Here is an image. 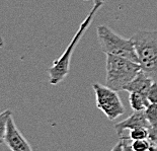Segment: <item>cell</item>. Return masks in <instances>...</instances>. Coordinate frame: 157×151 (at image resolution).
<instances>
[{
  "instance_id": "1",
  "label": "cell",
  "mask_w": 157,
  "mask_h": 151,
  "mask_svg": "<svg viewBox=\"0 0 157 151\" xmlns=\"http://www.w3.org/2000/svg\"><path fill=\"white\" fill-rule=\"evenodd\" d=\"M141 71L139 63L124 57L106 55L105 85L116 91L124 90L125 86Z\"/></svg>"
},
{
  "instance_id": "2",
  "label": "cell",
  "mask_w": 157,
  "mask_h": 151,
  "mask_svg": "<svg viewBox=\"0 0 157 151\" xmlns=\"http://www.w3.org/2000/svg\"><path fill=\"white\" fill-rule=\"evenodd\" d=\"M102 6V4H98V3H94L92 9L88 13V15L86 16V18L81 22L78 31L76 32L74 37L72 38L71 42L66 48L64 53L61 55L60 58L55 60L53 63L52 67H50L48 69V74H49V83L51 85H57L58 83L62 82L65 79V77L68 75L69 69H70V62H71V57L73 55V51H74L75 47L77 46V44L81 40L82 36L84 35L86 29H88V26L91 23L93 16Z\"/></svg>"
},
{
  "instance_id": "3",
  "label": "cell",
  "mask_w": 157,
  "mask_h": 151,
  "mask_svg": "<svg viewBox=\"0 0 157 151\" xmlns=\"http://www.w3.org/2000/svg\"><path fill=\"white\" fill-rule=\"evenodd\" d=\"M131 39L141 71L157 82V31H139Z\"/></svg>"
},
{
  "instance_id": "4",
  "label": "cell",
  "mask_w": 157,
  "mask_h": 151,
  "mask_svg": "<svg viewBox=\"0 0 157 151\" xmlns=\"http://www.w3.org/2000/svg\"><path fill=\"white\" fill-rule=\"evenodd\" d=\"M96 33H98L99 46L105 55L124 57L139 63L138 55L132 39L123 38L108 25H103L98 26Z\"/></svg>"
},
{
  "instance_id": "5",
  "label": "cell",
  "mask_w": 157,
  "mask_h": 151,
  "mask_svg": "<svg viewBox=\"0 0 157 151\" xmlns=\"http://www.w3.org/2000/svg\"><path fill=\"white\" fill-rule=\"evenodd\" d=\"M92 88L95 93L96 106L109 120H116L125 113V106L120 99L118 91L99 83L92 84Z\"/></svg>"
},
{
  "instance_id": "6",
  "label": "cell",
  "mask_w": 157,
  "mask_h": 151,
  "mask_svg": "<svg viewBox=\"0 0 157 151\" xmlns=\"http://www.w3.org/2000/svg\"><path fill=\"white\" fill-rule=\"evenodd\" d=\"M3 143H5L11 151H33L29 143L16 127L12 116L8 120Z\"/></svg>"
},
{
  "instance_id": "7",
  "label": "cell",
  "mask_w": 157,
  "mask_h": 151,
  "mask_svg": "<svg viewBox=\"0 0 157 151\" xmlns=\"http://www.w3.org/2000/svg\"><path fill=\"white\" fill-rule=\"evenodd\" d=\"M139 127H144V128H151L148 120L146 119L144 110L141 112H134L131 116L127 119L123 120L122 122L117 123L115 125V129L117 131V134L120 136V138L123 136L124 131L125 130H133Z\"/></svg>"
},
{
  "instance_id": "8",
  "label": "cell",
  "mask_w": 157,
  "mask_h": 151,
  "mask_svg": "<svg viewBox=\"0 0 157 151\" xmlns=\"http://www.w3.org/2000/svg\"><path fill=\"white\" fill-rule=\"evenodd\" d=\"M153 82L154 81H153L149 76H147L144 72L140 71L138 74L136 75L135 78L125 86L124 90L128 91L129 93L140 92V93L147 95V91L149 90L150 86L152 85Z\"/></svg>"
},
{
  "instance_id": "9",
  "label": "cell",
  "mask_w": 157,
  "mask_h": 151,
  "mask_svg": "<svg viewBox=\"0 0 157 151\" xmlns=\"http://www.w3.org/2000/svg\"><path fill=\"white\" fill-rule=\"evenodd\" d=\"M129 103L134 112L145 110L150 105L147 95L140 92H131L129 95Z\"/></svg>"
},
{
  "instance_id": "10",
  "label": "cell",
  "mask_w": 157,
  "mask_h": 151,
  "mask_svg": "<svg viewBox=\"0 0 157 151\" xmlns=\"http://www.w3.org/2000/svg\"><path fill=\"white\" fill-rule=\"evenodd\" d=\"M148 137H149V129L144 128V127H139V128H136V129H133V130L130 131L129 136L125 137V138L127 140L136 141V140L148 139Z\"/></svg>"
},
{
  "instance_id": "11",
  "label": "cell",
  "mask_w": 157,
  "mask_h": 151,
  "mask_svg": "<svg viewBox=\"0 0 157 151\" xmlns=\"http://www.w3.org/2000/svg\"><path fill=\"white\" fill-rule=\"evenodd\" d=\"M11 116H12L11 110H4V112H2L1 115H0V142L2 144H3V141H4L6 129H7L8 120Z\"/></svg>"
},
{
  "instance_id": "12",
  "label": "cell",
  "mask_w": 157,
  "mask_h": 151,
  "mask_svg": "<svg viewBox=\"0 0 157 151\" xmlns=\"http://www.w3.org/2000/svg\"><path fill=\"white\" fill-rule=\"evenodd\" d=\"M144 113L150 126L156 127L157 126V103H150L148 108L144 110Z\"/></svg>"
},
{
  "instance_id": "13",
  "label": "cell",
  "mask_w": 157,
  "mask_h": 151,
  "mask_svg": "<svg viewBox=\"0 0 157 151\" xmlns=\"http://www.w3.org/2000/svg\"><path fill=\"white\" fill-rule=\"evenodd\" d=\"M131 147L133 151H149L152 147V143L148 139L132 141Z\"/></svg>"
},
{
  "instance_id": "14",
  "label": "cell",
  "mask_w": 157,
  "mask_h": 151,
  "mask_svg": "<svg viewBox=\"0 0 157 151\" xmlns=\"http://www.w3.org/2000/svg\"><path fill=\"white\" fill-rule=\"evenodd\" d=\"M147 97H148L150 103H157V82L154 81L150 86L149 90L147 91Z\"/></svg>"
},
{
  "instance_id": "15",
  "label": "cell",
  "mask_w": 157,
  "mask_h": 151,
  "mask_svg": "<svg viewBox=\"0 0 157 151\" xmlns=\"http://www.w3.org/2000/svg\"><path fill=\"white\" fill-rule=\"evenodd\" d=\"M148 140L152 143V145L157 146V126L149 128V137Z\"/></svg>"
},
{
  "instance_id": "16",
  "label": "cell",
  "mask_w": 157,
  "mask_h": 151,
  "mask_svg": "<svg viewBox=\"0 0 157 151\" xmlns=\"http://www.w3.org/2000/svg\"><path fill=\"white\" fill-rule=\"evenodd\" d=\"M123 148H124V139L121 138V140L113 147V149L111 151H123Z\"/></svg>"
},
{
  "instance_id": "17",
  "label": "cell",
  "mask_w": 157,
  "mask_h": 151,
  "mask_svg": "<svg viewBox=\"0 0 157 151\" xmlns=\"http://www.w3.org/2000/svg\"><path fill=\"white\" fill-rule=\"evenodd\" d=\"M121 138L124 139V148H123V151H133L132 147H131V144L127 143V141H128V140H127L124 136H122Z\"/></svg>"
},
{
  "instance_id": "18",
  "label": "cell",
  "mask_w": 157,
  "mask_h": 151,
  "mask_svg": "<svg viewBox=\"0 0 157 151\" xmlns=\"http://www.w3.org/2000/svg\"><path fill=\"white\" fill-rule=\"evenodd\" d=\"M106 0H94V3H98V4H105V2Z\"/></svg>"
},
{
  "instance_id": "19",
  "label": "cell",
  "mask_w": 157,
  "mask_h": 151,
  "mask_svg": "<svg viewBox=\"0 0 157 151\" xmlns=\"http://www.w3.org/2000/svg\"><path fill=\"white\" fill-rule=\"evenodd\" d=\"M149 151H157V146H154V145H152V147L150 148Z\"/></svg>"
}]
</instances>
